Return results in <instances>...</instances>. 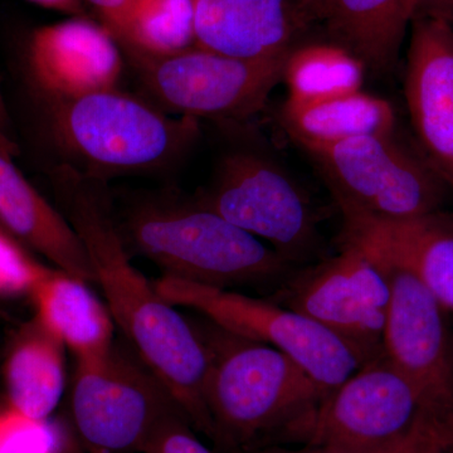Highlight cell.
<instances>
[{"label":"cell","instance_id":"cb8c5ba5","mask_svg":"<svg viewBox=\"0 0 453 453\" xmlns=\"http://www.w3.org/2000/svg\"><path fill=\"white\" fill-rule=\"evenodd\" d=\"M71 438L52 417L32 418L8 403L0 407V453H71Z\"/></svg>","mask_w":453,"mask_h":453},{"label":"cell","instance_id":"ba28073f","mask_svg":"<svg viewBox=\"0 0 453 453\" xmlns=\"http://www.w3.org/2000/svg\"><path fill=\"white\" fill-rule=\"evenodd\" d=\"M154 285L173 306L193 309L228 332L281 351L325 395L363 365L347 342L308 316L270 299L166 275Z\"/></svg>","mask_w":453,"mask_h":453},{"label":"cell","instance_id":"9a60e30c","mask_svg":"<svg viewBox=\"0 0 453 453\" xmlns=\"http://www.w3.org/2000/svg\"><path fill=\"white\" fill-rule=\"evenodd\" d=\"M28 65L49 101L115 88L122 73L118 41L105 26L80 16L33 31Z\"/></svg>","mask_w":453,"mask_h":453},{"label":"cell","instance_id":"1f68e13d","mask_svg":"<svg viewBox=\"0 0 453 453\" xmlns=\"http://www.w3.org/2000/svg\"><path fill=\"white\" fill-rule=\"evenodd\" d=\"M9 127V115L7 105H5L4 96H3L2 88H0V134L7 135ZM9 138V136H8Z\"/></svg>","mask_w":453,"mask_h":453},{"label":"cell","instance_id":"836d02e7","mask_svg":"<svg viewBox=\"0 0 453 453\" xmlns=\"http://www.w3.org/2000/svg\"><path fill=\"white\" fill-rule=\"evenodd\" d=\"M88 453H106L103 451H94V449H88Z\"/></svg>","mask_w":453,"mask_h":453},{"label":"cell","instance_id":"277c9868","mask_svg":"<svg viewBox=\"0 0 453 453\" xmlns=\"http://www.w3.org/2000/svg\"><path fill=\"white\" fill-rule=\"evenodd\" d=\"M57 145L88 177L148 172L180 159L195 145L196 119L166 113L118 88L50 101Z\"/></svg>","mask_w":453,"mask_h":453},{"label":"cell","instance_id":"4316f807","mask_svg":"<svg viewBox=\"0 0 453 453\" xmlns=\"http://www.w3.org/2000/svg\"><path fill=\"white\" fill-rule=\"evenodd\" d=\"M142 453H213L196 437L186 417H177L159 429Z\"/></svg>","mask_w":453,"mask_h":453},{"label":"cell","instance_id":"d4e9b609","mask_svg":"<svg viewBox=\"0 0 453 453\" xmlns=\"http://www.w3.org/2000/svg\"><path fill=\"white\" fill-rule=\"evenodd\" d=\"M46 268L23 250L16 237L0 226V295L31 294Z\"/></svg>","mask_w":453,"mask_h":453},{"label":"cell","instance_id":"603a6c76","mask_svg":"<svg viewBox=\"0 0 453 453\" xmlns=\"http://www.w3.org/2000/svg\"><path fill=\"white\" fill-rule=\"evenodd\" d=\"M135 57L159 58L196 46L195 0H133L113 35Z\"/></svg>","mask_w":453,"mask_h":453},{"label":"cell","instance_id":"484cf974","mask_svg":"<svg viewBox=\"0 0 453 453\" xmlns=\"http://www.w3.org/2000/svg\"><path fill=\"white\" fill-rule=\"evenodd\" d=\"M453 446V429L436 419L422 416L395 453H446Z\"/></svg>","mask_w":453,"mask_h":453},{"label":"cell","instance_id":"9c48e42d","mask_svg":"<svg viewBox=\"0 0 453 453\" xmlns=\"http://www.w3.org/2000/svg\"><path fill=\"white\" fill-rule=\"evenodd\" d=\"M340 243L339 253L299 268L267 299L323 325L365 365L383 356L388 271L359 243Z\"/></svg>","mask_w":453,"mask_h":453},{"label":"cell","instance_id":"f546056e","mask_svg":"<svg viewBox=\"0 0 453 453\" xmlns=\"http://www.w3.org/2000/svg\"><path fill=\"white\" fill-rule=\"evenodd\" d=\"M28 2L50 11L70 14V16H80V13H82L83 0H28Z\"/></svg>","mask_w":453,"mask_h":453},{"label":"cell","instance_id":"52a82bcc","mask_svg":"<svg viewBox=\"0 0 453 453\" xmlns=\"http://www.w3.org/2000/svg\"><path fill=\"white\" fill-rule=\"evenodd\" d=\"M301 268L320 258L314 205L288 170L266 155L235 150L219 163L213 183L196 201Z\"/></svg>","mask_w":453,"mask_h":453},{"label":"cell","instance_id":"44dd1931","mask_svg":"<svg viewBox=\"0 0 453 453\" xmlns=\"http://www.w3.org/2000/svg\"><path fill=\"white\" fill-rule=\"evenodd\" d=\"M65 347L40 324L16 342L4 377L7 403L32 418H49L65 390Z\"/></svg>","mask_w":453,"mask_h":453},{"label":"cell","instance_id":"e575fe53","mask_svg":"<svg viewBox=\"0 0 453 453\" xmlns=\"http://www.w3.org/2000/svg\"><path fill=\"white\" fill-rule=\"evenodd\" d=\"M446 453H453V446L451 447V449H449V451H447Z\"/></svg>","mask_w":453,"mask_h":453},{"label":"cell","instance_id":"ffe728a7","mask_svg":"<svg viewBox=\"0 0 453 453\" xmlns=\"http://www.w3.org/2000/svg\"><path fill=\"white\" fill-rule=\"evenodd\" d=\"M280 122L308 153L360 136L395 134V112L388 101L359 89L311 103L286 100Z\"/></svg>","mask_w":453,"mask_h":453},{"label":"cell","instance_id":"4fadbf2b","mask_svg":"<svg viewBox=\"0 0 453 453\" xmlns=\"http://www.w3.org/2000/svg\"><path fill=\"white\" fill-rule=\"evenodd\" d=\"M404 94L425 159L453 193V23L447 18L417 11Z\"/></svg>","mask_w":453,"mask_h":453},{"label":"cell","instance_id":"e0dca14e","mask_svg":"<svg viewBox=\"0 0 453 453\" xmlns=\"http://www.w3.org/2000/svg\"><path fill=\"white\" fill-rule=\"evenodd\" d=\"M0 149V226L65 271L94 282L91 262L61 211L50 204Z\"/></svg>","mask_w":453,"mask_h":453},{"label":"cell","instance_id":"7a4b0ae2","mask_svg":"<svg viewBox=\"0 0 453 453\" xmlns=\"http://www.w3.org/2000/svg\"><path fill=\"white\" fill-rule=\"evenodd\" d=\"M207 349L205 404L214 445L225 453L275 443L325 393L281 351L223 329L192 323Z\"/></svg>","mask_w":453,"mask_h":453},{"label":"cell","instance_id":"d6a6232c","mask_svg":"<svg viewBox=\"0 0 453 453\" xmlns=\"http://www.w3.org/2000/svg\"><path fill=\"white\" fill-rule=\"evenodd\" d=\"M0 149L11 155L16 153V146H14L13 142L8 136L2 135V134H0Z\"/></svg>","mask_w":453,"mask_h":453},{"label":"cell","instance_id":"3957f363","mask_svg":"<svg viewBox=\"0 0 453 453\" xmlns=\"http://www.w3.org/2000/svg\"><path fill=\"white\" fill-rule=\"evenodd\" d=\"M119 228L127 247L162 267L166 276L211 288L273 294L299 270L199 202H139Z\"/></svg>","mask_w":453,"mask_h":453},{"label":"cell","instance_id":"5b68a950","mask_svg":"<svg viewBox=\"0 0 453 453\" xmlns=\"http://www.w3.org/2000/svg\"><path fill=\"white\" fill-rule=\"evenodd\" d=\"M308 154L342 217L407 219L443 211L449 187L395 134L360 136Z\"/></svg>","mask_w":453,"mask_h":453},{"label":"cell","instance_id":"83f0119b","mask_svg":"<svg viewBox=\"0 0 453 453\" xmlns=\"http://www.w3.org/2000/svg\"><path fill=\"white\" fill-rule=\"evenodd\" d=\"M410 434V432H408ZM401 441L393 443V445L380 447L374 449H342V447L334 446H310V445H282V443H270V445H262L252 447V449H243L234 453H395L401 445Z\"/></svg>","mask_w":453,"mask_h":453},{"label":"cell","instance_id":"d6986e66","mask_svg":"<svg viewBox=\"0 0 453 453\" xmlns=\"http://www.w3.org/2000/svg\"><path fill=\"white\" fill-rule=\"evenodd\" d=\"M88 283L47 267L29 294L37 323L70 349L77 360L104 356L113 345L112 316Z\"/></svg>","mask_w":453,"mask_h":453},{"label":"cell","instance_id":"4dcf8cb0","mask_svg":"<svg viewBox=\"0 0 453 453\" xmlns=\"http://www.w3.org/2000/svg\"><path fill=\"white\" fill-rule=\"evenodd\" d=\"M418 11L431 12L453 22V0H418Z\"/></svg>","mask_w":453,"mask_h":453},{"label":"cell","instance_id":"6da1fadb","mask_svg":"<svg viewBox=\"0 0 453 453\" xmlns=\"http://www.w3.org/2000/svg\"><path fill=\"white\" fill-rule=\"evenodd\" d=\"M61 213L79 235L113 323L131 349L165 384L196 431L213 438L205 404L207 349L192 321L179 314L130 262L104 180L70 164L53 174Z\"/></svg>","mask_w":453,"mask_h":453},{"label":"cell","instance_id":"5bb4252c","mask_svg":"<svg viewBox=\"0 0 453 453\" xmlns=\"http://www.w3.org/2000/svg\"><path fill=\"white\" fill-rule=\"evenodd\" d=\"M316 25L315 0H195L196 46L234 58L288 55Z\"/></svg>","mask_w":453,"mask_h":453},{"label":"cell","instance_id":"7402d4cb","mask_svg":"<svg viewBox=\"0 0 453 453\" xmlns=\"http://www.w3.org/2000/svg\"><path fill=\"white\" fill-rule=\"evenodd\" d=\"M366 67L353 52L335 42L299 44L286 59L283 81L288 101L311 103L359 91Z\"/></svg>","mask_w":453,"mask_h":453},{"label":"cell","instance_id":"8fae6325","mask_svg":"<svg viewBox=\"0 0 453 453\" xmlns=\"http://www.w3.org/2000/svg\"><path fill=\"white\" fill-rule=\"evenodd\" d=\"M288 55L241 59L195 46L177 55L135 58L145 88L170 111L196 120H244L266 105L282 81Z\"/></svg>","mask_w":453,"mask_h":453},{"label":"cell","instance_id":"2e32d148","mask_svg":"<svg viewBox=\"0 0 453 453\" xmlns=\"http://www.w3.org/2000/svg\"><path fill=\"white\" fill-rule=\"evenodd\" d=\"M342 240L362 244L416 277L453 314V216L445 210L407 219L342 217Z\"/></svg>","mask_w":453,"mask_h":453},{"label":"cell","instance_id":"7c38bea8","mask_svg":"<svg viewBox=\"0 0 453 453\" xmlns=\"http://www.w3.org/2000/svg\"><path fill=\"white\" fill-rule=\"evenodd\" d=\"M380 262L388 271L390 282L384 357L417 389L426 416L453 428V332L449 312L416 277Z\"/></svg>","mask_w":453,"mask_h":453},{"label":"cell","instance_id":"30bf717a","mask_svg":"<svg viewBox=\"0 0 453 453\" xmlns=\"http://www.w3.org/2000/svg\"><path fill=\"white\" fill-rule=\"evenodd\" d=\"M422 416L418 392L383 354L327 393L275 443L380 449L407 436Z\"/></svg>","mask_w":453,"mask_h":453},{"label":"cell","instance_id":"ac0fdd59","mask_svg":"<svg viewBox=\"0 0 453 453\" xmlns=\"http://www.w3.org/2000/svg\"><path fill=\"white\" fill-rule=\"evenodd\" d=\"M319 25L366 70L387 73L395 67L418 0H315Z\"/></svg>","mask_w":453,"mask_h":453},{"label":"cell","instance_id":"d590c367","mask_svg":"<svg viewBox=\"0 0 453 453\" xmlns=\"http://www.w3.org/2000/svg\"></svg>","mask_w":453,"mask_h":453},{"label":"cell","instance_id":"f1b7e54d","mask_svg":"<svg viewBox=\"0 0 453 453\" xmlns=\"http://www.w3.org/2000/svg\"><path fill=\"white\" fill-rule=\"evenodd\" d=\"M96 9L101 18V25L106 27L111 35H115L122 19L127 16L133 0H86Z\"/></svg>","mask_w":453,"mask_h":453},{"label":"cell","instance_id":"8992f818","mask_svg":"<svg viewBox=\"0 0 453 453\" xmlns=\"http://www.w3.org/2000/svg\"><path fill=\"white\" fill-rule=\"evenodd\" d=\"M71 407L88 449L106 453H142L166 423L186 417L138 354L115 342L104 356L77 360Z\"/></svg>","mask_w":453,"mask_h":453}]
</instances>
